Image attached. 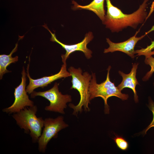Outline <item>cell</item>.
<instances>
[{
    "label": "cell",
    "mask_w": 154,
    "mask_h": 154,
    "mask_svg": "<svg viewBox=\"0 0 154 154\" xmlns=\"http://www.w3.org/2000/svg\"><path fill=\"white\" fill-rule=\"evenodd\" d=\"M106 1L107 10L102 23L112 32H118L128 26L135 29L139 24L143 22L147 17V2L148 0H145L138 10L130 14L123 13L121 10L114 6L110 0Z\"/></svg>",
    "instance_id": "1"
},
{
    "label": "cell",
    "mask_w": 154,
    "mask_h": 154,
    "mask_svg": "<svg viewBox=\"0 0 154 154\" xmlns=\"http://www.w3.org/2000/svg\"><path fill=\"white\" fill-rule=\"evenodd\" d=\"M68 70L72 77L71 82L72 86L71 89H74L77 90L80 96V100L79 103L76 106L70 104L69 107L73 109V114L76 115L79 112H81L83 106L86 112L90 110L88 104H90V100L89 86L92 78V75L88 72L82 73L80 68H76L72 66L70 67Z\"/></svg>",
    "instance_id": "2"
},
{
    "label": "cell",
    "mask_w": 154,
    "mask_h": 154,
    "mask_svg": "<svg viewBox=\"0 0 154 154\" xmlns=\"http://www.w3.org/2000/svg\"><path fill=\"white\" fill-rule=\"evenodd\" d=\"M37 111V106L34 105L26 107L12 115L17 125L26 133H29L33 143L38 142L44 125L42 118L36 115Z\"/></svg>",
    "instance_id": "3"
},
{
    "label": "cell",
    "mask_w": 154,
    "mask_h": 154,
    "mask_svg": "<svg viewBox=\"0 0 154 154\" xmlns=\"http://www.w3.org/2000/svg\"><path fill=\"white\" fill-rule=\"evenodd\" d=\"M111 66L107 69V74L106 80L100 84L97 83L95 73L92 72V78L89 86L90 100L100 97L103 100L104 103V112L106 114L109 113V108L107 103L108 99L112 96H116L122 100L127 99L129 96L127 94L122 93L115 85L114 83L110 81V71Z\"/></svg>",
    "instance_id": "4"
},
{
    "label": "cell",
    "mask_w": 154,
    "mask_h": 154,
    "mask_svg": "<svg viewBox=\"0 0 154 154\" xmlns=\"http://www.w3.org/2000/svg\"><path fill=\"white\" fill-rule=\"evenodd\" d=\"M58 84L55 83L52 88L43 92L33 91L31 94V97L33 98L36 96L43 97L50 102V105L46 106L45 110L64 114V110L67 107L66 104L72 101L71 96L68 94L63 95L59 91Z\"/></svg>",
    "instance_id": "5"
},
{
    "label": "cell",
    "mask_w": 154,
    "mask_h": 154,
    "mask_svg": "<svg viewBox=\"0 0 154 154\" xmlns=\"http://www.w3.org/2000/svg\"><path fill=\"white\" fill-rule=\"evenodd\" d=\"M68 126L64 121L62 116L54 119L45 118L44 120V127L38 141L39 151L45 153L47 145L51 139L56 137L60 131Z\"/></svg>",
    "instance_id": "6"
},
{
    "label": "cell",
    "mask_w": 154,
    "mask_h": 154,
    "mask_svg": "<svg viewBox=\"0 0 154 154\" xmlns=\"http://www.w3.org/2000/svg\"><path fill=\"white\" fill-rule=\"evenodd\" d=\"M21 81L20 84L15 88L14 92L15 100L10 107L2 110L3 112L8 114L15 113L20 111L26 107H32L34 102L29 98L26 91L27 74L24 67L21 72Z\"/></svg>",
    "instance_id": "7"
},
{
    "label": "cell",
    "mask_w": 154,
    "mask_h": 154,
    "mask_svg": "<svg viewBox=\"0 0 154 154\" xmlns=\"http://www.w3.org/2000/svg\"><path fill=\"white\" fill-rule=\"evenodd\" d=\"M42 26L48 30L50 33L51 37L50 40L58 43L65 50V54L61 56L63 63L66 62V60L69 58L71 54L76 51L83 52L88 59H89L92 57V52L87 46L88 44L93 38L94 36L92 32L90 31L86 33L84 38L80 42L75 44L68 45L63 43L58 40L56 38L55 33H52L45 24Z\"/></svg>",
    "instance_id": "8"
},
{
    "label": "cell",
    "mask_w": 154,
    "mask_h": 154,
    "mask_svg": "<svg viewBox=\"0 0 154 154\" xmlns=\"http://www.w3.org/2000/svg\"><path fill=\"white\" fill-rule=\"evenodd\" d=\"M29 63L27 68V75L29 80V83L26 88V91L29 94H31L34 90L38 87L43 88L55 80L62 78L71 76L69 72L67 70L66 63L65 62L62 65L60 71L57 73L49 76L34 79L30 77L29 73Z\"/></svg>",
    "instance_id": "9"
},
{
    "label": "cell",
    "mask_w": 154,
    "mask_h": 154,
    "mask_svg": "<svg viewBox=\"0 0 154 154\" xmlns=\"http://www.w3.org/2000/svg\"><path fill=\"white\" fill-rule=\"evenodd\" d=\"M139 30L136 32L133 36L123 42L114 43L111 41L109 38H106V41L108 44L109 46L108 48L104 49V52L106 53L119 51L126 54L132 58H134L135 54L134 48L136 44L139 40L142 39L148 33L151 31H150L140 37H136V36L139 32Z\"/></svg>",
    "instance_id": "10"
},
{
    "label": "cell",
    "mask_w": 154,
    "mask_h": 154,
    "mask_svg": "<svg viewBox=\"0 0 154 154\" xmlns=\"http://www.w3.org/2000/svg\"><path fill=\"white\" fill-rule=\"evenodd\" d=\"M138 64V63H134L129 74H125L121 71H119V74L122 78V80L117 86L121 91L126 88L131 89L134 93V99L135 103H137L138 101V96L135 90L136 85L139 84L136 78L137 70Z\"/></svg>",
    "instance_id": "11"
},
{
    "label": "cell",
    "mask_w": 154,
    "mask_h": 154,
    "mask_svg": "<svg viewBox=\"0 0 154 154\" xmlns=\"http://www.w3.org/2000/svg\"><path fill=\"white\" fill-rule=\"evenodd\" d=\"M105 0H93L88 5L82 6L79 5L76 1H72L74 6V10L84 9L90 11L94 13L103 22L106 15L104 8Z\"/></svg>",
    "instance_id": "12"
},
{
    "label": "cell",
    "mask_w": 154,
    "mask_h": 154,
    "mask_svg": "<svg viewBox=\"0 0 154 154\" xmlns=\"http://www.w3.org/2000/svg\"><path fill=\"white\" fill-rule=\"evenodd\" d=\"M17 43L15 44V48L9 55L1 54L0 55V78L1 79L3 75L6 73L11 72L7 69V67L12 63H15L18 61V57L16 56L13 57L12 54L16 52L17 49Z\"/></svg>",
    "instance_id": "13"
},
{
    "label": "cell",
    "mask_w": 154,
    "mask_h": 154,
    "mask_svg": "<svg viewBox=\"0 0 154 154\" xmlns=\"http://www.w3.org/2000/svg\"><path fill=\"white\" fill-rule=\"evenodd\" d=\"M145 64L149 65L151 67L150 70L142 78L143 81H146L149 80L154 72V58L151 55L145 56Z\"/></svg>",
    "instance_id": "14"
},
{
    "label": "cell",
    "mask_w": 154,
    "mask_h": 154,
    "mask_svg": "<svg viewBox=\"0 0 154 154\" xmlns=\"http://www.w3.org/2000/svg\"><path fill=\"white\" fill-rule=\"evenodd\" d=\"M154 49V40L151 42V44L145 48L135 51V54H137L136 56L147 55H154V51L152 50Z\"/></svg>",
    "instance_id": "15"
},
{
    "label": "cell",
    "mask_w": 154,
    "mask_h": 154,
    "mask_svg": "<svg viewBox=\"0 0 154 154\" xmlns=\"http://www.w3.org/2000/svg\"><path fill=\"white\" fill-rule=\"evenodd\" d=\"M117 147L123 151H126L128 148L129 144L123 137L119 136H116L113 139Z\"/></svg>",
    "instance_id": "16"
},
{
    "label": "cell",
    "mask_w": 154,
    "mask_h": 154,
    "mask_svg": "<svg viewBox=\"0 0 154 154\" xmlns=\"http://www.w3.org/2000/svg\"><path fill=\"white\" fill-rule=\"evenodd\" d=\"M148 107L149 109L152 112L153 118V120L149 125L142 132L144 135L146 134L147 131L151 128L154 127V102L152 100L151 98H149V104Z\"/></svg>",
    "instance_id": "17"
},
{
    "label": "cell",
    "mask_w": 154,
    "mask_h": 154,
    "mask_svg": "<svg viewBox=\"0 0 154 154\" xmlns=\"http://www.w3.org/2000/svg\"><path fill=\"white\" fill-rule=\"evenodd\" d=\"M153 85H154V83H153Z\"/></svg>",
    "instance_id": "18"
}]
</instances>
